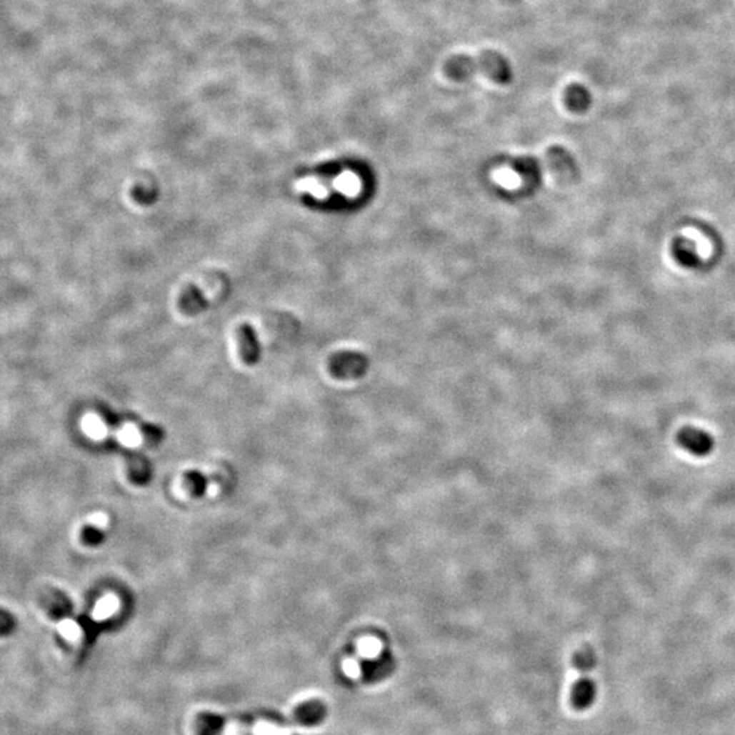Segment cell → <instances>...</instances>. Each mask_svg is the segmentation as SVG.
<instances>
[{
  "label": "cell",
  "instance_id": "cell-12",
  "mask_svg": "<svg viewBox=\"0 0 735 735\" xmlns=\"http://www.w3.org/2000/svg\"><path fill=\"white\" fill-rule=\"evenodd\" d=\"M574 664L579 671H591L595 667V656L591 651H579L574 656Z\"/></svg>",
  "mask_w": 735,
  "mask_h": 735
},
{
  "label": "cell",
  "instance_id": "cell-4",
  "mask_svg": "<svg viewBox=\"0 0 735 735\" xmlns=\"http://www.w3.org/2000/svg\"><path fill=\"white\" fill-rule=\"evenodd\" d=\"M211 301V296L209 294V289L201 285H192L186 289L179 301L177 308L186 316H195L204 311Z\"/></svg>",
  "mask_w": 735,
  "mask_h": 735
},
{
  "label": "cell",
  "instance_id": "cell-7",
  "mask_svg": "<svg viewBox=\"0 0 735 735\" xmlns=\"http://www.w3.org/2000/svg\"><path fill=\"white\" fill-rule=\"evenodd\" d=\"M587 674L589 671L580 670V677L571 691V703L579 711L590 708L596 699V685Z\"/></svg>",
  "mask_w": 735,
  "mask_h": 735
},
{
  "label": "cell",
  "instance_id": "cell-5",
  "mask_svg": "<svg viewBox=\"0 0 735 735\" xmlns=\"http://www.w3.org/2000/svg\"><path fill=\"white\" fill-rule=\"evenodd\" d=\"M361 674L368 682H379L395 670V659L389 651H383L374 659H365L361 664Z\"/></svg>",
  "mask_w": 735,
  "mask_h": 735
},
{
  "label": "cell",
  "instance_id": "cell-6",
  "mask_svg": "<svg viewBox=\"0 0 735 735\" xmlns=\"http://www.w3.org/2000/svg\"><path fill=\"white\" fill-rule=\"evenodd\" d=\"M237 344L241 360L246 365H255L260 357L259 341L256 331L248 323H243L237 330Z\"/></svg>",
  "mask_w": 735,
  "mask_h": 735
},
{
  "label": "cell",
  "instance_id": "cell-10",
  "mask_svg": "<svg viewBox=\"0 0 735 735\" xmlns=\"http://www.w3.org/2000/svg\"><path fill=\"white\" fill-rule=\"evenodd\" d=\"M117 607H119V602L115 596L108 595L97 602V605L93 610V617H94V620L97 621L106 620L112 614H115Z\"/></svg>",
  "mask_w": 735,
  "mask_h": 735
},
{
  "label": "cell",
  "instance_id": "cell-14",
  "mask_svg": "<svg viewBox=\"0 0 735 735\" xmlns=\"http://www.w3.org/2000/svg\"><path fill=\"white\" fill-rule=\"evenodd\" d=\"M89 521H90V524H93V526H96V527H101L102 529V527H105V526H106L108 519H106V516H105L104 514H94V515H91V516H90Z\"/></svg>",
  "mask_w": 735,
  "mask_h": 735
},
{
  "label": "cell",
  "instance_id": "cell-11",
  "mask_svg": "<svg viewBox=\"0 0 735 735\" xmlns=\"http://www.w3.org/2000/svg\"><path fill=\"white\" fill-rule=\"evenodd\" d=\"M117 439L120 440L121 444H124L127 447H136L142 440L141 433L132 424L123 426L120 429V432L117 433Z\"/></svg>",
  "mask_w": 735,
  "mask_h": 735
},
{
  "label": "cell",
  "instance_id": "cell-15",
  "mask_svg": "<svg viewBox=\"0 0 735 735\" xmlns=\"http://www.w3.org/2000/svg\"><path fill=\"white\" fill-rule=\"evenodd\" d=\"M506 4H518L520 0H503Z\"/></svg>",
  "mask_w": 735,
  "mask_h": 735
},
{
  "label": "cell",
  "instance_id": "cell-13",
  "mask_svg": "<svg viewBox=\"0 0 735 735\" xmlns=\"http://www.w3.org/2000/svg\"><path fill=\"white\" fill-rule=\"evenodd\" d=\"M59 632L61 634L63 637L69 639V640H75L79 637L81 634V629L79 626L71 620H64L60 622L59 625Z\"/></svg>",
  "mask_w": 735,
  "mask_h": 735
},
{
  "label": "cell",
  "instance_id": "cell-3",
  "mask_svg": "<svg viewBox=\"0 0 735 735\" xmlns=\"http://www.w3.org/2000/svg\"><path fill=\"white\" fill-rule=\"evenodd\" d=\"M366 369L365 359L356 353H338L330 360V371L339 379H353L364 375Z\"/></svg>",
  "mask_w": 735,
  "mask_h": 735
},
{
  "label": "cell",
  "instance_id": "cell-2",
  "mask_svg": "<svg viewBox=\"0 0 735 735\" xmlns=\"http://www.w3.org/2000/svg\"><path fill=\"white\" fill-rule=\"evenodd\" d=\"M677 443L679 447L691 452L694 456H706L715 448V440L709 433L694 428L685 426L677 433Z\"/></svg>",
  "mask_w": 735,
  "mask_h": 735
},
{
  "label": "cell",
  "instance_id": "cell-8",
  "mask_svg": "<svg viewBox=\"0 0 735 735\" xmlns=\"http://www.w3.org/2000/svg\"><path fill=\"white\" fill-rule=\"evenodd\" d=\"M564 100L569 111L575 114H583L586 112L591 105V94L587 90V87L580 84H572L566 87L564 93Z\"/></svg>",
  "mask_w": 735,
  "mask_h": 735
},
{
  "label": "cell",
  "instance_id": "cell-9",
  "mask_svg": "<svg viewBox=\"0 0 735 735\" xmlns=\"http://www.w3.org/2000/svg\"><path fill=\"white\" fill-rule=\"evenodd\" d=\"M81 426L87 437L93 439V440H101L106 436V426H105V424H102L101 419H99L97 416L89 414L82 419Z\"/></svg>",
  "mask_w": 735,
  "mask_h": 735
},
{
  "label": "cell",
  "instance_id": "cell-1",
  "mask_svg": "<svg viewBox=\"0 0 735 735\" xmlns=\"http://www.w3.org/2000/svg\"><path fill=\"white\" fill-rule=\"evenodd\" d=\"M444 72L449 79L463 82L474 76L476 72L486 75L499 85L512 82V69L503 54L497 51H482L476 56L455 55L444 64Z\"/></svg>",
  "mask_w": 735,
  "mask_h": 735
}]
</instances>
